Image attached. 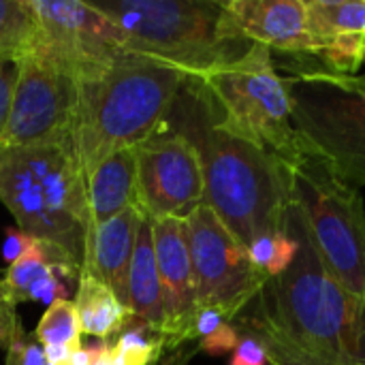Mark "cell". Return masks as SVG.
Masks as SVG:
<instances>
[{"instance_id":"4316f807","label":"cell","mask_w":365,"mask_h":365,"mask_svg":"<svg viewBox=\"0 0 365 365\" xmlns=\"http://www.w3.org/2000/svg\"><path fill=\"white\" fill-rule=\"evenodd\" d=\"M229 365H269L267 344L252 331H244L235 351L231 353Z\"/></svg>"},{"instance_id":"f1b7e54d","label":"cell","mask_w":365,"mask_h":365,"mask_svg":"<svg viewBox=\"0 0 365 365\" xmlns=\"http://www.w3.org/2000/svg\"><path fill=\"white\" fill-rule=\"evenodd\" d=\"M34 244V240L30 235H26L21 229L17 227H6L4 229V244H2V257L11 263H15L17 259H21L28 248Z\"/></svg>"},{"instance_id":"6da1fadb","label":"cell","mask_w":365,"mask_h":365,"mask_svg":"<svg viewBox=\"0 0 365 365\" xmlns=\"http://www.w3.org/2000/svg\"><path fill=\"white\" fill-rule=\"evenodd\" d=\"M197 150L205 180V205L248 248L261 235L284 231L293 201L289 169L269 152L225 130L199 79L188 77L165 122Z\"/></svg>"},{"instance_id":"ffe728a7","label":"cell","mask_w":365,"mask_h":365,"mask_svg":"<svg viewBox=\"0 0 365 365\" xmlns=\"http://www.w3.org/2000/svg\"><path fill=\"white\" fill-rule=\"evenodd\" d=\"M73 304L77 308L81 331L101 340L111 338L128 317V310L120 304V299L103 282L88 274L79 276Z\"/></svg>"},{"instance_id":"5b68a950","label":"cell","mask_w":365,"mask_h":365,"mask_svg":"<svg viewBox=\"0 0 365 365\" xmlns=\"http://www.w3.org/2000/svg\"><path fill=\"white\" fill-rule=\"evenodd\" d=\"M124 36L126 49L199 79L246 56L250 43L225 2L214 0H88Z\"/></svg>"},{"instance_id":"603a6c76","label":"cell","mask_w":365,"mask_h":365,"mask_svg":"<svg viewBox=\"0 0 365 365\" xmlns=\"http://www.w3.org/2000/svg\"><path fill=\"white\" fill-rule=\"evenodd\" d=\"M81 323L71 299H58L47 306L36 325V340L43 349H81Z\"/></svg>"},{"instance_id":"d6986e66","label":"cell","mask_w":365,"mask_h":365,"mask_svg":"<svg viewBox=\"0 0 365 365\" xmlns=\"http://www.w3.org/2000/svg\"><path fill=\"white\" fill-rule=\"evenodd\" d=\"M126 310L130 317L148 323L156 331H160V334L165 331L163 284H160V274H158V265H156L154 235H152V220L150 218H143L139 233H137L130 272H128Z\"/></svg>"},{"instance_id":"e0dca14e","label":"cell","mask_w":365,"mask_h":365,"mask_svg":"<svg viewBox=\"0 0 365 365\" xmlns=\"http://www.w3.org/2000/svg\"><path fill=\"white\" fill-rule=\"evenodd\" d=\"M71 280L79 278L56 265L47 250L34 240L28 252L6 267L2 278V299L15 308L24 302H43L51 306L58 299H68L66 282Z\"/></svg>"},{"instance_id":"d6a6232c","label":"cell","mask_w":365,"mask_h":365,"mask_svg":"<svg viewBox=\"0 0 365 365\" xmlns=\"http://www.w3.org/2000/svg\"><path fill=\"white\" fill-rule=\"evenodd\" d=\"M0 297H2V278H0Z\"/></svg>"},{"instance_id":"cb8c5ba5","label":"cell","mask_w":365,"mask_h":365,"mask_svg":"<svg viewBox=\"0 0 365 365\" xmlns=\"http://www.w3.org/2000/svg\"><path fill=\"white\" fill-rule=\"evenodd\" d=\"M2 365H47L45 349L38 344L34 334H26L21 329L6 344Z\"/></svg>"},{"instance_id":"5bb4252c","label":"cell","mask_w":365,"mask_h":365,"mask_svg":"<svg viewBox=\"0 0 365 365\" xmlns=\"http://www.w3.org/2000/svg\"><path fill=\"white\" fill-rule=\"evenodd\" d=\"M308 30L325 71L357 77L365 64V0H306Z\"/></svg>"},{"instance_id":"3957f363","label":"cell","mask_w":365,"mask_h":365,"mask_svg":"<svg viewBox=\"0 0 365 365\" xmlns=\"http://www.w3.org/2000/svg\"><path fill=\"white\" fill-rule=\"evenodd\" d=\"M0 203L56 265L81 276L92 220L88 178L73 133L0 148Z\"/></svg>"},{"instance_id":"1f68e13d","label":"cell","mask_w":365,"mask_h":365,"mask_svg":"<svg viewBox=\"0 0 365 365\" xmlns=\"http://www.w3.org/2000/svg\"><path fill=\"white\" fill-rule=\"evenodd\" d=\"M92 359H94V349L92 346H81L62 365H92Z\"/></svg>"},{"instance_id":"9c48e42d","label":"cell","mask_w":365,"mask_h":365,"mask_svg":"<svg viewBox=\"0 0 365 365\" xmlns=\"http://www.w3.org/2000/svg\"><path fill=\"white\" fill-rule=\"evenodd\" d=\"M79 75L64 60L34 45L19 56L13 107L0 148L32 145L73 133Z\"/></svg>"},{"instance_id":"4fadbf2b","label":"cell","mask_w":365,"mask_h":365,"mask_svg":"<svg viewBox=\"0 0 365 365\" xmlns=\"http://www.w3.org/2000/svg\"><path fill=\"white\" fill-rule=\"evenodd\" d=\"M156 265L163 284L165 306V342L167 351L192 342V325L199 312L195 272L188 248L186 220L163 218L152 220Z\"/></svg>"},{"instance_id":"7402d4cb","label":"cell","mask_w":365,"mask_h":365,"mask_svg":"<svg viewBox=\"0 0 365 365\" xmlns=\"http://www.w3.org/2000/svg\"><path fill=\"white\" fill-rule=\"evenodd\" d=\"M38 43L30 0H0V53L24 56Z\"/></svg>"},{"instance_id":"2e32d148","label":"cell","mask_w":365,"mask_h":365,"mask_svg":"<svg viewBox=\"0 0 365 365\" xmlns=\"http://www.w3.org/2000/svg\"><path fill=\"white\" fill-rule=\"evenodd\" d=\"M143 214L137 205L120 212L103 225H94L88 235L83 272L103 282L126 308L128 272Z\"/></svg>"},{"instance_id":"9a60e30c","label":"cell","mask_w":365,"mask_h":365,"mask_svg":"<svg viewBox=\"0 0 365 365\" xmlns=\"http://www.w3.org/2000/svg\"><path fill=\"white\" fill-rule=\"evenodd\" d=\"M225 9L250 43L317 58L306 0H225Z\"/></svg>"},{"instance_id":"8992f818","label":"cell","mask_w":365,"mask_h":365,"mask_svg":"<svg viewBox=\"0 0 365 365\" xmlns=\"http://www.w3.org/2000/svg\"><path fill=\"white\" fill-rule=\"evenodd\" d=\"M199 81L212 96L225 130L274 154L287 169L306 152L287 79L276 71L267 47L255 43L246 56Z\"/></svg>"},{"instance_id":"f546056e","label":"cell","mask_w":365,"mask_h":365,"mask_svg":"<svg viewBox=\"0 0 365 365\" xmlns=\"http://www.w3.org/2000/svg\"><path fill=\"white\" fill-rule=\"evenodd\" d=\"M222 323H227V319L218 312V310H210L203 308L197 312L195 317V325H192V342H199L203 338H207L210 334H214ZM231 323V321H229Z\"/></svg>"},{"instance_id":"484cf974","label":"cell","mask_w":365,"mask_h":365,"mask_svg":"<svg viewBox=\"0 0 365 365\" xmlns=\"http://www.w3.org/2000/svg\"><path fill=\"white\" fill-rule=\"evenodd\" d=\"M246 331H252L257 334L265 344H267V351H269V365H327L314 357H310L308 353L291 346L289 342H284L282 338L274 336V334H267V331H259V329H246Z\"/></svg>"},{"instance_id":"83f0119b","label":"cell","mask_w":365,"mask_h":365,"mask_svg":"<svg viewBox=\"0 0 365 365\" xmlns=\"http://www.w3.org/2000/svg\"><path fill=\"white\" fill-rule=\"evenodd\" d=\"M242 338V331L233 325V323H222L214 334H210L207 338L199 340L197 342V349L212 355V357H218V355H227V353H233L237 342Z\"/></svg>"},{"instance_id":"ac0fdd59","label":"cell","mask_w":365,"mask_h":365,"mask_svg":"<svg viewBox=\"0 0 365 365\" xmlns=\"http://www.w3.org/2000/svg\"><path fill=\"white\" fill-rule=\"evenodd\" d=\"M133 205H137V152L135 148H124L101 160L88 175L92 227L107 222Z\"/></svg>"},{"instance_id":"30bf717a","label":"cell","mask_w":365,"mask_h":365,"mask_svg":"<svg viewBox=\"0 0 365 365\" xmlns=\"http://www.w3.org/2000/svg\"><path fill=\"white\" fill-rule=\"evenodd\" d=\"M186 229L199 310H218L233 323L269 278L252 265L248 248L207 205L186 218Z\"/></svg>"},{"instance_id":"44dd1931","label":"cell","mask_w":365,"mask_h":365,"mask_svg":"<svg viewBox=\"0 0 365 365\" xmlns=\"http://www.w3.org/2000/svg\"><path fill=\"white\" fill-rule=\"evenodd\" d=\"M107 342L113 365H154L167 353L163 334L130 314Z\"/></svg>"},{"instance_id":"7a4b0ae2","label":"cell","mask_w":365,"mask_h":365,"mask_svg":"<svg viewBox=\"0 0 365 365\" xmlns=\"http://www.w3.org/2000/svg\"><path fill=\"white\" fill-rule=\"evenodd\" d=\"M297 244L293 265L257 295L246 329L274 334L327 365H365V299L346 291L325 267L306 220L291 201L284 218Z\"/></svg>"},{"instance_id":"8fae6325","label":"cell","mask_w":365,"mask_h":365,"mask_svg":"<svg viewBox=\"0 0 365 365\" xmlns=\"http://www.w3.org/2000/svg\"><path fill=\"white\" fill-rule=\"evenodd\" d=\"M137 207L150 220H186L205 205V180L195 145L171 126H163L135 148Z\"/></svg>"},{"instance_id":"d4e9b609","label":"cell","mask_w":365,"mask_h":365,"mask_svg":"<svg viewBox=\"0 0 365 365\" xmlns=\"http://www.w3.org/2000/svg\"><path fill=\"white\" fill-rule=\"evenodd\" d=\"M17 75H19V56L0 53V141L9 124Z\"/></svg>"},{"instance_id":"52a82bcc","label":"cell","mask_w":365,"mask_h":365,"mask_svg":"<svg viewBox=\"0 0 365 365\" xmlns=\"http://www.w3.org/2000/svg\"><path fill=\"white\" fill-rule=\"evenodd\" d=\"M291 197L334 278L365 299V203L361 190L342 180L308 145L289 167Z\"/></svg>"},{"instance_id":"277c9868","label":"cell","mask_w":365,"mask_h":365,"mask_svg":"<svg viewBox=\"0 0 365 365\" xmlns=\"http://www.w3.org/2000/svg\"><path fill=\"white\" fill-rule=\"evenodd\" d=\"M186 79L171 64L133 51L81 77L73 139L86 178L109 154L158 133Z\"/></svg>"},{"instance_id":"ba28073f","label":"cell","mask_w":365,"mask_h":365,"mask_svg":"<svg viewBox=\"0 0 365 365\" xmlns=\"http://www.w3.org/2000/svg\"><path fill=\"white\" fill-rule=\"evenodd\" d=\"M284 79L304 143L342 180L365 186V77L302 71Z\"/></svg>"},{"instance_id":"4dcf8cb0","label":"cell","mask_w":365,"mask_h":365,"mask_svg":"<svg viewBox=\"0 0 365 365\" xmlns=\"http://www.w3.org/2000/svg\"><path fill=\"white\" fill-rule=\"evenodd\" d=\"M92 349H94V359H92V365H113L111 346H109V342H107V340L92 344Z\"/></svg>"},{"instance_id":"7c38bea8","label":"cell","mask_w":365,"mask_h":365,"mask_svg":"<svg viewBox=\"0 0 365 365\" xmlns=\"http://www.w3.org/2000/svg\"><path fill=\"white\" fill-rule=\"evenodd\" d=\"M38 47L71 64L79 79L128 53L122 32L90 2L30 0Z\"/></svg>"}]
</instances>
